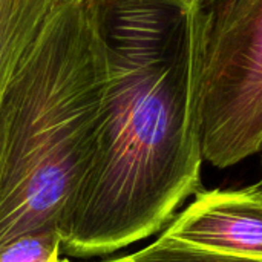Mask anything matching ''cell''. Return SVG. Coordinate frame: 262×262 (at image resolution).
<instances>
[{"mask_svg": "<svg viewBox=\"0 0 262 262\" xmlns=\"http://www.w3.org/2000/svg\"><path fill=\"white\" fill-rule=\"evenodd\" d=\"M104 64L94 147L58 223L61 253L161 230L200 186L198 83L213 0H86Z\"/></svg>", "mask_w": 262, "mask_h": 262, "instance_id": "6da1fadb", "label": "cell"}, {"mask_svg": "<svg viewBox=\"0 0 262 262\" xmlns=\"http://www.w3.org/2000/svg\"><path fill=\"white\" fill-rule=\"evenodd\" d=\"M104 64L86 0L48 20L0 103V247L57 226L91 157Z\"/></svg>", "mask_w": 262, "mask_h": 262, "instance_id": "7a4b0ae2", "label": "cell"}, {"mask_svg": "<svg viewBox=\"0 0 262 262\" xmlns=\"http://www.w3.org/2000/svg\"><path fill=\"white\" fill-rule=\"evenodd\" d=\"M196 118L201 157L220 169L262 149V0H213Z\"/></svg>", "mask_w": 262, "mask_h": 262, "instance_id": "3957f363", "label": "cell"}, {"mask_svg": "<svg viewBox=\"0 0 262 262\" xmlns=\"http://www.w3.org/2000/svg\"><path fill=\"white\" fill-rule=\"evenodd\" d=\"M166 236L221 253L262 259V190H212L166 229Z\"/></svg>", "mask_w": 262, "mask_h": 262, "instance_id": "277c9868", "label": "cell"}, {"mask_svg": "<svg viewBox=\"0 0 262 262\" xmlns=\"http://www.w3.org/2000/svg\"><path fill=\"white\" fill-rule=\"evenodd\" d=\"M69 0H0V103L52 14Z\"/></svg>", "mask_w": 262, "mask_h": 262, "instance_id": "5b68a950", "label": "cell"}, {"mask_svg": "<svg viewBox=\"0 0 262 262\" xmlns=\"http://www.w3.org/2000/svg\"><path fill=\"white\" fill-rule=\"evenodd\" d=\"M103 262H262V259L195 247L163 233L155 243L135 253Z\"/></svg>", "mask_w": 262, "mask_h": 262, "instance_id": "8992f818", "label": "cell"}, {"mask_svg": "<svg viewBox=\"0 0 262 262\" xmlns=\"http://www.w3.org/2000/svg\"><path fill=\"white\" fill-rule=\"evenodd\" d=\"M60 256L61 235L57 226L26 232L0 247V262H54Z\"/></svg>", "mask_w": 262, "mask_h": 262, "instance_id": "52a82bcc", "label": "cell"}, {"mask_svg": "<svg viewBox=\"0 0 262 262\" xmlns=\"http://www.w3.org/2000/svg\"><path fill=\"white\" fill-rule=\"evenodd\" d=\"M54 262H71V261H69V259H66V258H61V256H60L58 259H55Z\"/></svg>", "mask_w": 262, "mask_h": 262, "instance_id": "ba28073f", "label": "cell"}, {"mask_svg": "<svg viewBox=\"0 0 262 262\" xmlns=\"http://www.w3.org/2000/svg\"><path fill=\"white\" fill-rule=\"evenodd\" d=\"M256 186H258V187H259V189H261V190H262V178H261V181H259V183H258Z\"/></svg>", "mask_w": 262, "mask_h": 262, "instance_id": "9c48e42d", "label": "cell"}]
</instances>
